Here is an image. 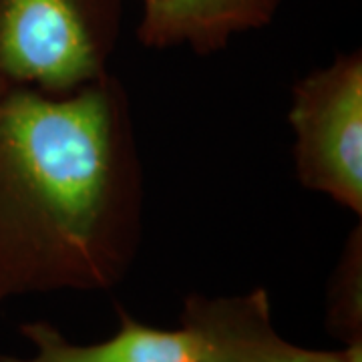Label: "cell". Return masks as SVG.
<instances>
[{"label":"cell","mask_w":362,"mask_h":362,"mask_svg":"<svg viewBox=\"0 0 362 362\" xmlns=\"http://www.w3.org/2000/svg\"><path fill=\"white\" fill-rule=\"evenodd\" d=\"M181 326L197 342V362H362L361 344L312 350L284 340L272 324L262 288L228 298L192 294L183 302Z\"/></svg>","instance_id":"obj_4"},{"label":"cell","mask_w":362,"mask_h":362,"mask_svg":"<svg viewBox=\"0 0 362 362\" xmlns=\"http://www.w3.org/2000/svg\"><path fill=\"white\" fill-rule=\"evenodd\" d=\"M137 39L149 49L216 54L247 30L270 25L280 0H141Z\"/></svg>","instance_id":"obj_5"},{"label":"cell","mask_w":362,"mask_h":362,"mask_svg":"<svg viewBox=\"0 0 362 362\" xmlns=\"http://www.w3.org/2000/svg\"><path fill=\"white\" fill-rule=\"evenodd\" d=\"M121 326L115 337L75 344L63 337L51 322H26L23 337L30 340L37 352L28 358L0 354V362H197V342L187 328L165 330L137 322L119 308Z\"/></svg>","instance_id":"obj_6"},{"label":"cell","mask_w":362,"mask_h":362,"mask_svg":"<svg viewBox=\"0 0 362 362\" xmlns=\"http://www.w3.org/2000/svg\"><path fill=\"white\" fill-rule=\"evenodd\" d=\"M6 89V85H4V83H2V81H0V95H2V90Z\"/></svg>","instance_id":"obj_8"},{"label":"cell","mask_w":362,"mask_h":362,"mask_svg":"<svg viewBox=\"0 0 362 362\" xmlns=\"http://www.w3.org/2000/svg\"><path fill=\"white\" fill-rule=\"evenodd\" d=\"M288 123L294 129L300 183L362 214V54H337L292 89Z\"/></svg>","instance_id":"obj_3"},{"label":"cell","mask_w":362,"mask_h":362,"mask_svg":"<svg viewBox=\"0 0 362 362\" xmlns=\"http://www.w3.org/2000/svg\"><path fill=\"white\" fill-rule=\"evenodd\" d=\"M361 226L350 233L334 276L330 308L337 334L346 338L349 344H361Z\"/></svg>","instance_id":"obj_7"},{"label":"cell","mask_w":362,"mask_h":362,"mask_svg":"<svg viewBox=\"0 0 362 362\" xmlns=\"http://www.w3.org/2000/svg\"><path fill=\"white\" fill-rule=\"evenodd\" d=\"M123 0H0V81L69 93L109 73Z\"/></svg>","instance_id":"obj_2"},{"label":"cell","mask_w":362,"mask_h":362,"mask_svg":"<svg viewBox=\"0 0 362 362\" xmlns=\"http://www.w3.org/2000/svg\"><path fill=\"white\" fill-rule=\"evenodd\" d=\"M129 95L105 73L69 93L0 95V306L52 290H109L143 232Z\"/></svg>","instance_id":"obj_1"}]
</instances>
